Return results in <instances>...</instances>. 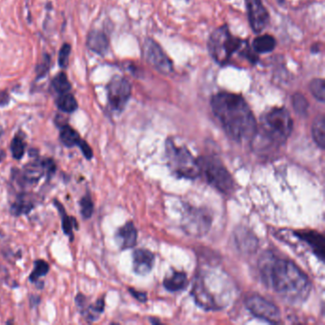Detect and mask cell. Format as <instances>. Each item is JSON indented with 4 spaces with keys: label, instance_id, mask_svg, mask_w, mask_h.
<instances>
[{
    "label": "cell",
    "instance_id": "obj_1",
    "mask_svg": "<svg viewBox=\"0 0 325 325\" xmlns=\"http://www.w3.org/2000/svg\"><path fill=\"white\" fill-rule=\"evenodd\" d=\"M259 271L263 281L288 302H304L309 297V278L291 261L267 252L261 257Z\"/></svg>",
    "mask_w": 325,
    "mask_h": 325
},
{
    "label": "cell",
    "instance_id": "obj_2",
    "mask_svg": "<svg viewBox=\"0 0 325 325\" xmlns=\"http://www.w3.org/2000/svg\"><path fill=\"white\" fill-rule=\"evenodd\" d=\"M211 107L229 138L236 142H251L257 125L245 99L236 94L222 92L211 98Z\"/></svg>",
    "mask_w": 325,
    "mask_h": 325
},
{
    "label": "cell",
    "instance_id": "obj_3",
    "mask_svg": "<svg viewBox=\"0 0 325 325\" xmlns=\"http://www.w3.org/2000/svg\"><path fill=\"white\" fill-rule=\"evenodd\" d=\"M208 49L214 61L222 66L228 65L235 54L252 64L258 60L257 54L250 48L249 43L232 35L227 25L215 29L212 33L208 42Z\"/></svg>",
    "mask_w": 325,
    "mask_h": 325
},
{
    "label": "cell",
    "instance_id": "obj_4",
    "mask_svg": "<svg viewBox=\"0 0 325 325\" xmlns=\"http://www.w3.org/2000/svg\"><path fill=\"white\" fill-rule=\"evenodd\" d=\"M293 131V119L285 108H273L261 118L259 128L254 138L270 147H280L289 139Z\"/></svg>",
    "mask_w": 325,
    "mask_h": 325
},
{
    "label": "cell",
    "instance_id": "obj_5",
    "mask_svg": "<svg viewBox=\"0 0 325 325\" xmlns=\"http://www.w3.org/2000/svg\"><path fill=\"white\" fill-rule=\"evenodd\" d=\"M56 171V164L54 159L50 158L39 159L35 157L33 161L25 164L21 170L13 169L12 180L15 182L16 186L25 191L26 189L36 185L45 175L50 180Z\"/></svg>",
    "mask_w": 325,
    "mask_h": 325
},
{
    "label": "cell",
    "instance_id": "obj_6",
    "mask_svg": "<svg viewBox=\"0 0 325 325\" xmlns=\"http://www.w3.org/2000/svg\"><path fill=\"white\" fill-rule=\"evenodd\" d=\"M166 159L171 171L179 178L194 180L201 176L198 159L184 146H177L173 140L166 142Z\"/></svg>",
    "mask_w": 325,
    "mask_h": 325
},
{
    "label": "cell",
    "instance_id": "obj_7",
    "mask_svg": "<svg viewBox=\"0 0 325 325\" xmlns=\"http://www.w3.org/2000/svg\"><path fill=\"white\" fill-rule=\"evenodd\" d=\"M201 173L210 185L222 194H230L234 190V180L222 161L214 157H202L198 159Z\"/></svg>",
    "mask_w": 325,
    "mask_h": 325
},
{
    "label": "cell",
    "instance_id": "obj_8",
    "mask_svg": "<svg viewBox=\"0 0 325 325\" xmlns=\"http://www.w3.org/2000/svg\"><path fill=\"white\" fill-rule=\"evenodd\" d=\"M108 102L112 111L121 113L131 97L130 82L122 76H114L107 85Z\"/></svg>",
    "mask_w": 325,
    "mask_h": 325
},
{
    "label": "cell",
    "instance_id": "obj_9",
    "mask_svg": "<svg viewBox=\"0 0 325 325\" xmlns=\"http://www.w3.org/2000/svg\"><path fill=\"white\" fill-rule=\"evenodd\" d=\"M143 56L149 63L159 73L170 75L173 73V62L168 57L163 50L156 41L148 38L143 45Z\"/></svg>",
    "mask_w": 325,
    "mask_h": 325
},
{
    "label": "cell",
    "instance_id": "obj_10",
    "mask_svg": "<svg viewBox=\"0 0 325 325\" xmlns=\"http://www.w3.org/2000/svg\"><path fill=\"white\" fill-rule=\"evenodd\" d=\"M211 216L207 212L188 208L183 215V228L189 235H202L207 233L211 226Z\"/></svg>",
    "mask_w": 325,
    "mask_h": 325
},
{
    "label": "cell",
    "instance_id": "obj_11",
    "mask_svg": "<svg viewBox=\"0 0 325 325\" xmlns=\"http://www.w3.org/2000/svg\"><path fill=\"white\" fill-rule=\"evenodd\" d=\"M249 311L256 318H263L271 323L280 321V311L276 305L261 296H252L246 301Z\"/></svg>",
    "mask_w": 325,
    "mask_h": 325
},
{
    "label": "cell",
    "instance_id": "obj_12",
    "mask_svg": "<svg viewBox=\"0 0 325 325\" xmlns=\"http://www.w3.org/2000/svg\"><path fill=\"white\" fill-rule=\"evenodd\" d=\"M251 28L255 33H262L269 23V14L262 0H246Z\"/></svg>",
    "mask_w": 325,
    "mask_h": 325
},
{
    "label": "cell",
    "instance_id": "obj_13",
    "mask_svg": "<svg viewBox=\"0 0 325 325\" xmlns=\"http://www.w3.org/2000/svg\"><path fill=\"white\" fill-rule=\"evenodd\" d=\"M39 204V197L37 194L22 191L15 196V200L11 204L10 213L14 216L28 214Z\"/></svg>",
    "mask_w": 325,
    "mask_h": 325
},
{
    "label": "cell",
    "instance_id": "obj_14",
    "mask_svg": "<svg viewBox=\"0 0 325 325\" xmlns=\"http://www.w3.org/2000/svg\"><path fill=\"white\" fill-rule=\"evenodd\" d=\"M295 235L301 241L306 242L313 250L314 254L320 261L324 258L325 241L324 236L315 231H300L295 233Z\"/></svg>",
    "mask_w": 325,
    "mask_h": 325
},
{
    "label": "cell",
    "instance_id": "obj_15",
    "mask_svg": "<svg viewBox=\"0 0 325 325\" xmlns=\"http://www.w3.org/2000/svg\"><path fill=\"white\" fill-rule=\"evenodd\" d=\"M134 270L139 275H147L151 272L155 263V256L152 252L145 249L136 250L133 254Z\"/></svg>",
    "mask_w": 325,
    "mask_h": 325
},
{
    "label": "cell",
    "instance_id": "obj_16",
    "mask_svg": "<svg viewBox=\"0 0 325 325\" xmlns=\"http://www.w3.org/2000/svg\"><path fill=\"white\" fill-rule=\"evenodd\" d=\"M137 239L138 232L132 222L125 223L116 233V242L121 250L133 248L137 243Z\"/></svg>",
    "mask_w": 325,
    "mask_h": 325
},
{
    "label": "cell",
    "instance_id": "obj_17",
    "mask_svg": "<svg viewBox=\"0 0 325 325\" xmlns=\"http://www.w3.org/2000/svg\"><path fill=\"white\" fill-rule=\"evenodd\" d=\"M86 45L92 52L99 56H105L109 49V39L103 32L93 30L88 34Z\"/></svg>",
    "mask_w": 325,
    "mask_h": 325
},
{
    "label": "cell",
    "instance_id": "obj_18",
    "mask_svg": "<svg viewBox=\"0 0 325 325\" xmlns=\"http://www.w3.org/2000/svg\"><path fill=\"white\" fill-rule=\"evenodd\" d=\"M54 205L56 206V209L58 210V213L60 214L61 228H62L63 233L69 237L70 241H73L74 240V229H77V222H76V219L74 216H70L69 214H67L65 208L60 201L55 200Z\"/></svg>",
    "mask_w": 325,
    "mask_h": 325
},
{
    "label": "cell",
    "instance_id": "obj_19",
    "mask_svg": "<svg viewBox=\"0 0 325 325\" xmlns=\"http://www.w3.org/2000/svg\"><path fill=\"white\" fill-rule=\"evenodd\" d=\"M59 128V139L63 145L67 148H73L79 145V143L82 141L81 137L79 136L78 132L75 130L73 127L65 123L58 127Z\"/></svg>",
    "mask_w": 325,
    "mask_h": 325
},
{
    "label": "cell",
    "instance_id": "obj_20",
    "mask_svg": "<svg viewBox=\"0 0 325 325\" xmlns=\"http://www.w3.org/2000/svg\"><path fill=\"white\" fill-rule=\"evenodd\" d=\"M235 242L239 248L246 253L254 252L257 247L256 236L249 233L246 229L241 228L240 232L235 233Z\"/></svg>",
    "mask_w": 325,
    "mask_h": 325
},
{
    "label": "cell",
    "instance_id": "obj_21",
    "mask_svg": "<svg viewBox=\"0 0 325 325\" xmlns=\"http://www.w3.org/2000/svg\"><path fill=\"white\" fill-rule=\"evenodd\" d=\"M188 284V279L185 273L183 272H173L169 277L164 278L163 285L170 292H177V291L184 289Z\"/></svg>",
    "mask_w": 325,
    "mask_h": 325
},
{
    "label": "cell",
    "instance_id": "obj_22",
    "mask_svg": "<svg viewBox=\"0 0 325 325\" xmlns=\"http://www.w3.org/2000/svg\"><path fill=\"white\" fill-rule=\"evenodd\" d=\"M104 308H105V301H104V297H102L98 298L94 305L85 306L80 312L88 322H95L102 315Z\"/></svg>",
    "mask_w": 325,
    "mask_h": 325
},
{
    "label": "cell",
    "instance_id": "obj_23",
    "mask_svg": "<svg viewBox=\"0 0 325 325\" xmlns=\"http://www.w3.org/2000/svg\"><path fill=\"white\" fill-rule=\"evenodd\" d=\"M312 135L316 144L320 148L325 147V118L323 115L318 116L315 118L312 125Z\"/></svg>",
    "mask_w": 325,
    "mask_h": 325
},
{
    "label": "cell",
    "instance_id": "obj_24",
    "mask_svg": "<svg viewBox=\"0 0 325 325\" xmlns=\"http://www.w3.org/2000/svg\"><path fill=\"white\" fill-rule=\"evenodd\" d=\"M276 39L274 36L270 35H263L257 36L253 42V50L256 54H266L272 52L276 47Z\"/></svg>",
    "mask_w": 325,
    "mask_h": 325
},
{
    "label": "cell",
    "instance_id": "obj_25",
    "mask_svg": "<svg viewBox=\"0 0 325 325\" xmlns=\"http://www.w3.org/2000/svg\"><path fill=\"white\" fill-rule=\"evenodd\" d=\"M56 105L59 111L66 113V114H72L76 112L78 108L76 97H74L70 92L62 95H58V97L56 98Z\"/></svg>",
    "mask_w": 325,
    "mask_h": 325
},
{
    "label": "cell",
    "instance_id": "obj_26",
    "mask_svg": "<svg viewBox=\"0 0 325 325\" xmlns=\"http://www.w3.org/2000/svg\"><path fill=\"white\" fill-rule=\"evenodd\" d=\"M10 150L14 159L20 160L23 158L26 150V142H25V136L21 132L15 134L14 139H12Z\"/></svg>",
    "mask_w": 325,
    "mask_h": 325
},
{
    "label": "cell",
    "instance_id": "obj_27",
    "mask_svg": "<svg viewBox=\"0 0 325 325\" xmlns=\"http://www.w3.org/2000/svg\"><path fill=\"white\" fill-rule=\"evenodd\" d=\"M52 88L57 93L58 95H62L65 93H68L72 89V85L67 77V75L64 72H60L57 74L52 80Z\"/></svg>",
    "mask_w": 325,
    "mask_h": 325
},
{
    "label": "cell",
    "instance_id": "obj_28",
    "mask_svg": "<svg viewBox=\"0 0 325 325\" xmlns=\"http://www.w3.org/2000/svg\"><path fill=\"white\" fill-rule=\"evenodd\" d=\"M49 270H50V265L47 262L43 259H36L34 263V269L29 277L30 281L34 284H38L39 278L45 277L48 274Z\"/></svg>",
    "mask_w": 325,
    "mask_h": 325
},
{
    "label": "cell",
    "instance_id": "obj_29",
    "mask_svg": "<svg viewBox=\"0 0 325 325\" xmlns=\"http://www.w3.org/2000/svg\"><path fill=\"white\" fill-rule=\"evenodd\" d=\"M309 90L313 97L318 99L320 102H324L325 100V83L322 78H315L309 84Z\"/></svg>",
    "mask_w": 325,
    "mask_h": 325
},
{
    "label": "cell",
    "instance_id": "obj_30",
    "mask_svg": "<svg viewBox=\"0 0 325 325\" xmlns=\"http://www.w3.org/2000/svg\"><path fill=\"white\" fill-rule=\"evenodd\" d=\"M292 104H293L294 110L297 112L298 115H300V116L306 115V113L308 111L309 103L304 95H301L299 93L295 94L292 97Z\"/></svg>",
    "mask_w": 325,
    "mask_h": 325
},
{
    "label": "cell",
    "instance_id": "obj_31",
    "mask_svg": "<svg viewBox=\"0 0 325 325\" xmlns=\"http://www.w3.org/2000/svg\"><path fill=\"white\" fill-rule=\"evenodd\" d=\"M80 214L84 220H89L94 213V202L89 194H85L79 201Z\"/></svg>",
    "mask_w": 325,
    "mask_h": 325
},
{
    "label": "cell",
    "instance_id": "obj_32",
    "mask_svg": "<svg viewBox=\"0 0 325 325\" xmlns=\"http://www.w3.org/2000/svg\"><path fill=\"white\" fill-rule=\"evenodd\" d=\"M51 66V57L48 54H45L41 61L37 64L36 66V77L37 79L43 78L44 76L48 74L49 70Z\"/></svg>",
    "mask_w": 325,
    "mask_h": 325
},
{
    "label": "cell",
    "instance_id": "obj_33",
    "mask_svg": "<svg viewBox=\"0 0 325 325\" xmlns=\"http://www.w3.org/2000/svg\"><path fill=\"white\" fill-rule=\"evenodd\" d=\"M71 51H72V47H71V45L68 44V43L63 44L62 47L60 48L59 54H58V63H59V66H60L62 69L67 68L68 65H69Z\"/></svg>",
    "mask_w": 325,
    "mask_h": 325
},
{
    "label": "cell",
    "instance_id": "obj_34",
    "mask_svg": "<svg viewBox=\"0 0 325 325\" xmlns=\"http://www.w3.org/2000/svg\"><path fill=\"white\" fill-rule=\"evenodd\" d=\"M78 148L80 149V151L82 153L85 159H87V160H91V159H93V156H94L93 150H92L90 145L84 139H82V141L79 143Z\"/></svg>",
    "mask_w": 325,
    "mask_h": 325
},
{
    "label": "cell",
    "instance_id": "obj_35",
    "mask_svg": "<svg viewBox=\"0 0 325 325\" xmlns=\"http://www.w3.org/2000/svg\"><path fill=\"white\" fill-rule=\"evenodd\" d=\"M86 300H87V298H86V297L83 296L82 294H78V295H76V306L79 308V310H80V311H81V310L83 309L84 307L86 306Z\"/></svg>",
    "mask_w": 325,
    "mask_h": 325
},
{
    "label": "cell",
    "instance_id": "obj_36",
    "mask_svg": "<svg viewBox=\"0 0 325 325\" xmlns=\"http://www.w3.org/2000/svg\"><path fill=\"white\" fill-rule=\"evenodd\" d=\"M129 291H130L132 296L134 297H136V298H137L139 301H140V302H144V301H146V298H147V297H146V294H144V293H141V292H139V291L134 290V289H132V288H130Z\"/></svg>",
    "mask_w": 325,
    "mask_h": 325
},
{
    "label": "cell",
    "instance_id": "obj_37",
    "mask_svg": "<svg viewBox=\"0 0 325 325\" xmlns=\"http://www.w3.org/2000/svg\"><path fill=\"white\" fill-rule=\"evenodd\" d=\"M9 102V96L6 92L0 93V106H4Z\"/></svg>",
    "mask_w": 325,
    "mask_h": 325
},
{
    "label": "cell",
    "instance_id": "obj_38",
    "mask_svg": "<svg viewBox=\"0 0 325 325\" xmlns=\"http://www.w3.org/2000/svg\"><path fill=\"white\" fill-rule=\"evenodd\" d=\"M5 159H6V152L4 150L0 149V162H2Z\"/></svg>",
    "mask_w": 325,
    "mask_h": 325
}]
</instances>
